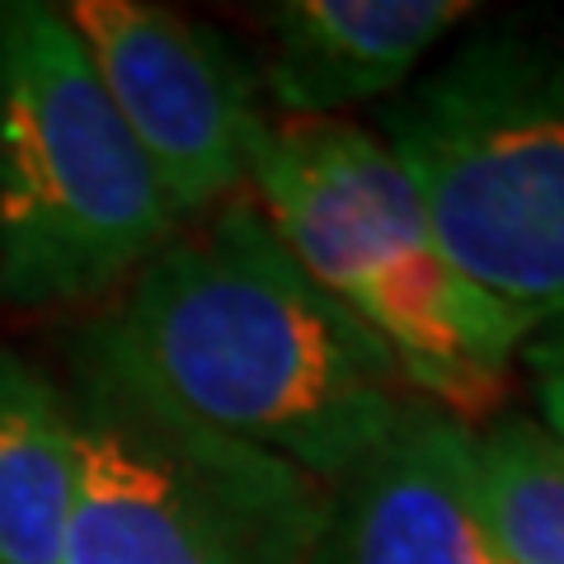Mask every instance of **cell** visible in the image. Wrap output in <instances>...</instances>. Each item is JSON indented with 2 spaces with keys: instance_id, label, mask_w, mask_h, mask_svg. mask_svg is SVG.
<instances>
[{
  "instance_id": "8fae6325",
  "label": "cell",
  "mask_w": 564,
  "mask_h": 564,
  "mask_svg": "<svg viewBox=\"0 0 564 564\" xmlns=\"http://www.w3.org/2000/svg\"><path fill=\"white\" fill-rule=\"evenodd\" d=\"M527 372H532V395L541 410V429L564 447V325L536 329L522 348Z\"/></svg>"
},
{
  "instance_id": "ba28073f",
  "label": "cell",
  "mask_w": 564,
  "mask_h": 564,
  "mask_svg": "<svg viewBox=\"0 0 564 564\" xmlns=\"http://www.w3.org/2000/svg\"><path fill=\"white\" fill-rule=\"evenodd\" d=\"M470 14L466 0H282L263 10V85L288 118H329L404 90Z\"/></svg>"
},
{
  "instance_id": "8992f818",
  "label": "cell",
  "mask_w": 564,
  "mask_h": 564,
  "mask_svg": "<svg viewBox=\"0 0 564 564\" xmlns=\"http://www.w3.org/2000/svg\"><path fill=\"white\" fill-rule=\"evenodd\" d=\"M62 14L180 221L250 180L269 118L254 70L217 29L147 0H76Z\"/></svg>"
},
{
  "instance_id": "9c48e42d",
  "label": "cell",
  "mask_w": 564,
  "mask_h": 564,
  "mask_svg": "<svg viewBox=\"0 0 564 564\" xmlns=\"http://www.w3.org/2000/svg\"><path fill=\"white\" fill-rule=\"evenodd\" d=\"M76 429L70 400L0 344V564H62Z\"/></svg>"
},
{
  "instance_id": "3957f363",
  "label": "cell",
  "mask_w": 564,
  "mask_h": 564,
  "mask_svg": "<svg viewBox=\"0 0 564 564\" xmlns=\"http://www.w3.org/2000/svg\"><path fill=\"white\" fill-rule=\"evenodd\" d=\"M381 128L456 269L536 329L564 325V14L480 29Z\"/></svg>"
},
{
  "instance_id": "7a4b0ae2",
  "label": "cell",
  "mask_w": 564,
  "mask_h": 564,
  "mask_svg": "<svg viewBox=\"0 0 564 564\" xmlns=\"http://www.w3.org/2000/svg\"><path fill=\"white\" fill-rule=\"evenodd\" d=\"M254 207L302 273L395 352L419 400L456 423L499 410L536 334L443 254L386 141L339 118H282L250 151Z\"/></svg>"
},
{
  "instance_id": "6da1fadb",
  "label": "cell",
  "mask_w": 564,
  "mask_h": 564,
  "mask_svg": "<svg viewBox=\"0 0 564 564\" xmlns=\"http://www.w3.org/2000/svg\"><path fill=\"white\" fill-rule=\"evenodd\" d=\"M76 362L325 489L358 475L419 404L395 352L315 288L254 203L174 236Z\"/></svg>"
},
{
  "instance_id": "52a82bcc",
  "label": "cell",
  "mask_w": 564,
  "mask_h": 564,
  "mask_svg": "<svg viewBox=\"0 0 564 564\" xmlns=\"http://www.w3.org/2000/svg\"><path fill=\"white\" fill-rule=\"evenodd\" d=\"M315 564H513L475 494L466 423L419 400L391 443L334 489Z\"/></svg>"
},
{
  "instance_id": "277c9868",
  "label": "cell",
  "mask_w": 564,
  "mask_h": 564,
  "mask_svg": "<svg viewBox=\"0 0 564 564\" xmlns=\"http://www.w3.org/2000/svg\"><path fill=\"white\" fill-rule=\"evenodd\" d=\"M180 236L147 155L43 0H0V302L76 306Z\"/></svg>"
},
{
  "instance_id": "5b68a950",
  "label": "cell",
  "mask_w": 564,
  "mask_h": 564,
  "mask_svg": "<svg viewBox=\"0 0 564 564\" xmlns=\"http://www.w3.org/2000/svg\"><path fill=\"white\" fill-rule=\"evenodd\" d=\"M62 564H315L334 489L76 362Z\"/></svg>"
},
{
  "instance_id": "30bf717a",
  "label": "cell",
  "mask_w": 564,
  "mask_h": 564,
  "mask_svg": "<svg viewBox=\"0 0 564 564\" xmlns=\"http://www.w3.org/2000/svg\"><path fill=\"white\" fill-rule=\"evenodd\" d=\"M475 494L513 564H564V447L532 419L470 433Z\"/></svg>"
}]
</instances>
